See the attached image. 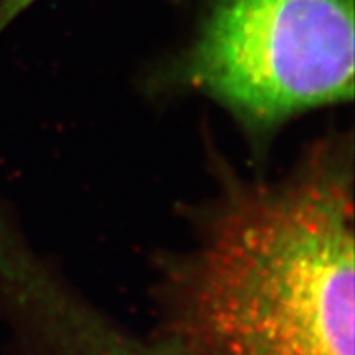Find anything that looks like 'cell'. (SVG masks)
Segmentation results:
<instances>
[{
  "mask_svg": "<svg viewBox=\"0 0 355 355\" xmlns=\"http://www.w3.org/2000/svg\"><path fill=\"white\" fill-rule=\"evenodd\" d=\"M354 146L224 186L165 283L184 355H354Z\"/></svg>",
  "mask_w": 355,
  "mask_h": 355,
  "instance_id": "1",
  "label": "cell"
},
{
  "mask_svg": "<svg viewBox=\"0 0 355 355\" xmlns=\"http://www.w3.org/2000/svg\"><path fill=\"white\" fill-rule=\"evenodd\" d=\"M354 0H202L171 79L263 141L354 99Z\"/></svg>",
  "mask_w": 355,
  "mask_h": 355,
  "instance_id": "2",
  "label": "cell"
},
{
  "mask_svg": "<svg viewBox=\"0 0 355 355\" xmlns=\"http://www.w3.org/2000/svg\"><path fill=\"white\" fill-rule=\"evenodd\" d=\"M0 309L50 355H184L114 326L40 260L17 227L0 229Z\"/></svg>",
  "mask_w": 355,
  "mask_h": 355,
  "instance_id": "3",
  "label": "cell"
},
{
  "mask_svg": "<svg viewBox=\"0 0 355 355\" xmlns=\"http://www.w3.org/2000/svg\"><path fill=\"white\" fill-rule=\"evenodd\" d=\"M40 0H0V37L25 10Z\"/></svg>",
  "mask_w": 355,
  "mask_h": 355,
  "instance_id": "4",
  "label": "cell"
}]
</instances>
